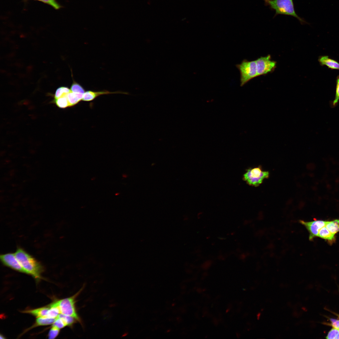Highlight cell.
Masks as SVG:
<instances>
[{"label":"cell","instance_id":"obj_20","mask_svg":"<svg viewBox=\"0 0 339 339\" xmlns=\"http://www.w3.org/2000/svg\"><path fill=\"white\" fill-rule=\"evenodd\" d=\"M339 101V75L336 78V87L335 99L332 101L331 105L332 107L336 106Z\"/></svg>","mask_w":339,"mask_h":339},{"label":"cell","instance_id":"obj_25","mask_svg":"<svg viewBox=\"0 0 339 339\" xmlns=\"http://www.w3.org/2000/svg\"><path fill=\"white\" fill-rule=\"evenodd\" d=\"M42 2L44 3H47L52 6L55 9H57L60 8L61 7L55 0H36Z\"/></svg>","mask_w":339,"mask_h":339},{"label":"cell","instance_id":"obj_21","mask_svg":"<svg viewBox=\"0 0 339 339\" xmlns=\"http://www.w3.org/2000/svg\"><path fill=\"white\" fill-rule=\"evenodd\" d=\"M70 90L72 92L83 94L85 92L83 88L80 84L74 81H73L71 86Z\"/></svg>","mask_w":339,"mask_h":339},{"label":"cell","instance_id":"obj_4","mask_svg":"<svg viewBox=\"0 0 339 339\" xmlns=\"http://www.w3.org/2000/svg\"><path fill=\"white\" fill-rule=\"evenodd\" d=\"M269 175L268 171H263L258 167L248 169L244 174L243 179L249 185L257 186L264 179L268 178Z\"/></svg>","mask_w":339,"mask_h":339},{"label":"cell","instance_id":"obj_17","mask_svg":"<svg viewBox=\"0 0 339 339\" xmlns=\"http://www.w3.org/2000/svg\"><path fill=\"white\" fill-rule=\"evenodd\" d=\"M52 102L60 108L65 109L70 107L66 95L59 98L54 99Z\"/></svg>","mask_w":339,"mask_h":339},{"label":"cell","instance_id":"obj_7","mask_svg":"<svg viewBox=\"0 0 339 339\" xmlns=\"http://www.w3.org/2000/svg\"><path fill=\"white\" fill-rule=\"evenodd\" d=\"M0 259L5 266L19 272L27 274L16 257L14 253H7L1 254Z\"/></svg>","mask_w":339,"mask_h":339},{"label":"cell","instance_id":"obj_6","mask_svg":"<svg viewBox=\"0 0 339 339\" xmlns=\"http://www.w3.org/2000/svg\"><path fill=\"white\" fill-rule=\"evenodd\" d=\"M256 61L258 76L272 73L276 67V62L271 60L270 55L264 57L261 56Z\"/></svg>","mask_w":339,"mask_h":339},{"label":"cell","instance_id":"obj_19","mask_svg":"<svg viewBox=\"0 0 339 339\" xmlns=\"http://www.w3.org/2000/svg\"><path fill=\"white\" fill-rule=\"evenodd\" d=\"M57 317L62 319L67 326H72L76 322V321H78L76 319L72 316L65 315L62 314H59Z\"/></svg>","mask_w":339,"mask_h":339},{"label":"cell","instance_id":"obj_11","mask_svg":"<svg viewBox=\"0 0 339 339\" xmlns=\"http://www.w3.org/2000/svg\"><path fill=\"white\" fill-rule=\"evenodd\" d=\"M318 237L326 240L330 244L334 243L336 240L335 234L331 232L325 226L320 229Z\"/></svg>","mask_w":339,"mask_h":339},{"label":"cell","instance_id":"obj_27","mask_svg":"<svg viewBox=\"0 0 339 339\" xmlns=\"http://www.w3.org/2000/svg\"><path fill=\"white\" fill-rule=\"evenodd\" d=\"M261 313H258V314L257 315V318L258 320L259 319L260 316H261Z\"/></svg>","mask_w":339,"mask_h":339},{"label":"cell","instance_id":"obj_22","mask_svg":"<svg viewBox=\"0 0 339 339\" xmlns=\"http://www.w3.org/2000/svg\"><path fill=\"white\" fill-rule=\"evenodd\" d=\"M326 338L339 339V330L333 327L328 332Z\"/></svg>","mask_w":339,"mask_h":339},{"label":"cell","instance_id":"obj_28","mask_svg":"<svg viewBox=\"0 0 339 339\" xmlns=\"http://www.w3.org/2000/svg\"><path fill=\"white\" fill-rule=\"evenodd\" d=\"M0 338L1 339H4V338H5L3 336H2L1 335H0Z\"/></svg>","mask_w":339,"mask_h":339},{"label":"cell","instance_id":"obj_18","mask_svg":"<svg viewBox=\"0 0 339 339\" xmlns=\"http://www.w3.org/2000/svg\"><path fill=\"white\" fill-rule=\"evenodd\" d=\"M71 91L70 89L67 87L62 86L58 88L54 95V99H56L67 95Z\"/></svg>","mask_w":339,"mask_h":339},{"label":"cell","instance_id":"obj_1","mask_svg":"<svg viewBox=\"0 0 339 339\" xmlns=\"http://www.w3.org/2000/svg\"><path fill=\"white\" fill-rule=\"evenodd\" d=\"M14 253L27 274L31 275L37 280H40L43 271V267L40 263L21 247H18Z\"/></svg>","mask_w":339,"mask_h":339},{"label":"cell","instance_id":"obj_13","mask_svg":"<svg viewBox=\"0 0 339 339\" xmlns=\"http://www.w3.org/2000/svg\"><path fill=\"white\" fill-rule=\"evenodd\" d=\"M49 309V307H43L26 311L24 312L30 314L37 317H46Z\"/></svg>","mask_w":339,"mask_h":339},{"label":"cell","instance_id":"obj_2","mask_svg":"<svg viewBox=\"0 0 339 339\" xmlns=\"http://www.w3.org/2000/svg\"><path fill=\"white\" fill-rule=\"evenodd\" d=\"M265 3L276 11V14L293 16L299 21L302 19L296 13L293 0H263Z\"/></svg>","mask_w":339,"mask_h":339},{"label":"cell","instance_id":"obj_12","mask_svg":"<svg viewBox=\"0 0 339 339\" xmlns=\"http://www.w3.org/2000/svg\"><path fill=\"white\" fill-rule=\"evenodd\" d=\"M83 94L71 91L66 95L69 104V107L73 106L82 100Z\"/></svg>","mask_w":339,"mask_h":339},{"label":"cell","instance_id":"obj_10","mask_svg":"<svg viewBox=\"0 0 339 339\" xmlns=\"http://www.w3.org/2000/svg\"><path fill=\"white\" fill-rule=\"evenodd\" d=\"M318 61L321 66H326L332 70H339V62L336 60L330 58L326 55L320 56Z\"/></svg>","mask_w":339,"mask_h":339},{"label":"cell","instance_id":"obj_23","mask_svg":"<svg viewBox=\"0 0 339 339\" xmlns=\"http://www.w3.org/2000/svg\"><path fill=\"white\" fill-rule=\"evenodd\" d=\"M59 330L60 329L59 328L52 326L48 333V338L51 339L55 338L58 336L59 332Z\"/></svg>","mask_w":339,"mask_h":339},{"label":"cell","instance_id":"obj_5","mask_svg":"<svg viewBox=\"0 0 339 339\" xmlns=\"http://www.w3.org/2000/svg\"><path fill=\"white\" fill-rule=\"evenodd\" d=\"M81 291V290L71 297L57 301L61 314L72 316L79 322L81 321L76 310L75 299Z\"/></svg>","mask_w":339,"mask_h":339},{"label":"cell","instance_id":"obj_3","mask_svg":"<svg viewBox=\"0 0 339 339\" xmlns=\"http://www.w3.org/2000/svg\"><path fill=\"white\" fill-rule=\"evenodd\" d=\"M240 73V85L244 86L252 79L258 77L256 60L249 61L246 59L236 65Z\"/></svg>","mask_w":339,"mask_h":339},{"label":"cell","instance_id":"obj_15","mask_svg":"<svg viewBox=\"0 0 339 339\" xmlns=\"http://www.w3.org/2000/svg\"><path fill=\"white\" fill-rule=\"evenodd\" d=\"M325 227L331 232L335 234L339 232V219L326 221Z\"/></svg>","mask_w":339,"mask_h":339},{"label":"cell","instance_id":"obj_9","mask_svg":"<svg viewBox=\"0 0 339 339\" xmlns=\"http://www.w3.org/2000/svg\"><path fill=\"white\" fill-rule=\"evenodd\" d=\"M116 93L128 94V93L120 91L111 92L107 90H103L99 91H94L91 90H89L85 91L82 100L85 101H91L94 100L97 97L101 95Z\"/></svg>","mask_w":339,"mask_h":339},{"label":"cell","instance_id":"obj_24","mask_svg":"<svg viewBox=\"0 0 339 339\" xmlns=\"http://www.w3.org/2000/svg\"><path fill=\"white\" fill-rule=\"evenodd\" d=\"M52 326L56 327L60 329L67 326L62 319L57 317L53 324Z\"/></svg>","mask_w":339,"mask_h":339},{"label":"cell","instance_id":"obj_16","mask_svg":"<svg viewBox=\"0 0 339 339\" xmlns=\"http://www.w3.org/2000/svg\"><path fill=\"white\" fill-rule=\"evenodd\" d=\"M56 319V318H52L44 317H38L36 320L35 324L34 325L33 327L53 324Z\"/></svg>","mask_w":339,"mask_h":339},{"label":"cell","instance_id":"obj_14","mask_svg":"<svg viewBox=\"0 0 339 339\" xmlns=\"http://www.w3.org/2000/svg\"><path fill=\"white\" fill-rule=\"evenodd\" d=\"M46 317L54 318H57L60 313L57 301L51 304Z\"/></svg>","mask_w":339,"mask_h":339},{"label":"cell","instance_id":"obj_26","mask_svg":"<svg viewBox=\"0 0 339 339\" xmlns=\"http://www.w3.org/2000/svg\"><path fill=\"white\" fill-rule=\"evenodd\" d=\"M330 320L333 327L339 330V319H331Z\"/></svg>","mask_w":339,"mask_h":339},{"label":"cell","instance_id":"obj_8","mask_svg":"<svg viewBox=\"0 0 339 339\" xmlns=\"http://www.w3.org/2000/svg\"><path fill=\"white\" fill-rule=\"evenodd\" d=\"M326 221L322 220H314L310 221H305L300 220L299 222L304 225L308 231L309 233V239L312 240L318 235L320 229L325 226Z\"/></svg>","mask_w":339,"mask_h":339}]
</instances>
